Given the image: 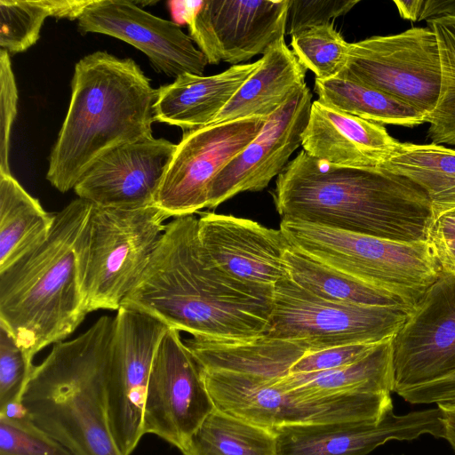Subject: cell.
Masks as SVG:
<instances>
[{"label":"cell","instance_id":"cell-34","mask_svg":"<svg viewBox=\"0 0 455 455\" xmlns=\"http://www.w3.org/2000/svg\"><path fill=\"white\" fill-rule=\"evenodd\" d=\"M33 356L15 340L0 323V409L12 402H21L35 365Z\"/></svg>","mask_w":455,"mask_h":455},{"label":"cell","instance_id":"cell-28","mask_svg":"<svg viewBox=\"0 0 455 455\" xmlns=\"http://www.w3.org/2000/svg\"><path fill=\"white\" fill-rule=\"evenodd\" d=\"M180 451L182 455H277L273 430L216 407Z\"/></svg>","mask_w":455,"mask_h":455},{"label":"cell","instance_id":"cell-25","mask_svg":"<svg viewBox=\"0 0 455 455\" xmlns=\"http://www.w3.org/2000/svg\"><path fill=\"white\" fill-rule=\"evenodd\" d=\"M56 213L46 212L11 174H0V271L42 243Z\"/></svg>","mask_w":455,"mask_h":455},{"label":"cell","instance_id":"cell-35","mask_svg":"<svg viewBox=\"0 0 455 455\" xmlns=\"http://www.w3.org/2000/svg\"><path fill=\"white\" fill-rule=\"evenodd\" d=\"M358 0H290L286 33L292 36L303 29L331 23L347 13Z\"/></svg>","mask_w":455,"mask_h":455},{"label":"cell","instance_id":"cell-41","mask_svg":"<svg viewBox=\"0 0 455 455\" xmlns=\"http://www.w3.org/2000/svg\"><path fill=\"white\" fill-rule=\"evenodd\" d=\"M437 407L442 412L444 437L455 453V403H442Z\"/></svg>","mask_w":455,"mask_h":455},{"label":"cell","instance_id":"cell-18","mask_svg":"<svg viewBox=\"0 0 455 455\" xmlns=\"http://www.w3.org/2000/svg\"><path fill=\"white\" fill-rule=\"evenodd\" d=\"M177 145L147 137L105 152L83 174L74 190L78 198L110 208L155 205Z\"/></svg>","mask_w":455,"mask_h":455},{"label":"cell","instance_id":"cell-3","mask_svg":"<svg viewBox=\"0 0 455 455\" xmlns=\"http://www.w3.org/2000/svg\"><path fill=\"white\" fill-rule=\"evenodd\" d=\"M71 99L47 180L66 193L109 149L152 136L158 89L132 59L97 51L75 66Z\"/></svg>","mask_w":455,"mask_h":455},{"label":"cell","instance_id":"cell-11","mask_svg":"<svg viewBox=\"0 0 455 455\" xmlns=\"http://www.w3.org/2000/svg\"><path fill=\"white\" fill-rule=\"evenodd\" d=\"M290 0H203L169 2L174 22L189 36L208 64L238 65L264 54L284 38Z\"/></svg>","mask_w":455,"mask_h":455},{"label":"cell","instance_id":"cell-39","mask_svg":"<svg viewBox=\"0 0 455 455\" xmlns=\"http://www.w3.org/2000/svg\"><path fill=\"white\" fill-rule=\"evenodd\" d=\"M397 395L412 404L455 403V371L435 380L406 388Z\"/></svg>","mask_w":455,"mask_h":455},{"label":"cell","instance_id":"cell-20","mask_svg":"<svg viewBox=\"0 0 455 455\" xmlns=\"http://www.w3.org/2000/svg\"><path fill=\"white\" fill-rule=\"evenodd\" d=\"M197 233L206 255L230 277L274 289L289 276L283 254L290 244L280 229L233 215L204 212L198 219Z\"/></svg>","mask_w":455,"mask_h":455},{"label":"cell","instance_id":"cell-16","mask_svg":"<svg viewBox=\"0 0 455 455\" xmlns=\"http://www.w3.org/2000/svg\"><path fill=\"white\" fill-rule=\"evenodd\" d=\"M80 32L118 38L144 52L153 68L168 76H204L208 61L174 21L156 17L124 0H92L77 20Z\"/></svg>","mask_w":455,"mask_h":455},{"label":"cell","instance_id":"cell-10","mask_svg":"<svg viewBox=\"0 0 455 455\" xmlns=\"http://www.w3.org/2000/svg\"><path fill=\"white\" fill-rule=\"evenodd\" d=\"M338 77L386 93L427 118L441 88L436 36L429 28H412L351 43L347 65Z\"/></svg>","mask_w":455,"mask_h":455},{"label":"cell","instance_id":"cell-36","mask_svg":"<svg viewBox=\"0 0 455 455\" xmlns=\"http://www.w3.org/2000/svg\"><path fill=\"white\" fill-rule=\"evenodd\" d=\"M18 90L9 52L0 51V174H11L10 137L17 114Z\"/></svg>","mask_w":455,"mask_h":455},{"label":"cell","instance_id":"cell-8","mask_svg":"<svg viewBox=\"0 0 455 455\" xmlns=\"http://www.w3.org/2000/svg\"><path fill=\"white\" fill-rule=\"evenodd\" d=\"M200 369L216 408L271 430L286 426L379 420L393 411L391 394L306 395L282 389L261 376Z\"/></svg>","mask_w":455,"mask_h":455},{"label":"cell","instance_id":"cell-6","mask_svg":"<svg viewBox=\"0 0 455 455\" xmlns=\"http://www.w3.org/2000/svg\"><path fill=\"white\" fill-rule=\"evenodd\" d=\"M169 217L156 205H94L76 243L81 291L88 313L118 310L156 248Z\"/></svg>","mask_w":455,"mask_h":455},{"label":"cell","instance_id":"cell-23","mask_svg":"<svg viewBox=\"0 0 455 455\" xmlns=\"http://www.w3.org/2000/svg\"><path fill=\"white\" fill-rule=\"evenodd\" d=\"M306 72L284 38L275 42L211 124L253 116L268 117L306 85Z\"/></svg>","mask_w":455,"mask_h":455},{"label":"cell","instance_id":"cell-19","mask_svg":"<svg viewBox=\"0 0 455 455\" xmlns=\"http://www.w3.org/2000/svg\"><path fill=\"white\" fill-rule=\"evenodd\" d=\"M277 455H367L390 441H412L422 435L444 437L439 408L395 414L379 420L286 426L272 429Z\"/></svg>","mask_w":455,"mask_h":455},{"label":"cell","instance_id":"cell-32","mask_svg":"<svg viewBox=\"0 0 455 455\" xmlns=\"http://www.w3.org/2000/svg\"><path fill=\"white\" fill-rule=\"evenodd\" d=\"M350 44L328 23L303 29L291 36V46L299 61L315 79L336 78L345 68Z\"/></svg>","mask_w":455,"mask_h":455},{"label":"cell","instance_id":"cell-27","mask_svg":"<svg viewBox=\"0 0 455 455\" xmlns=\"http://www.w3.org/2000/svg\"><path fill=\"white\" fill-rule=\"evenodd\" d=\"M283 259L289 277L322 299L354 305L401 307L413 311L399 297L363 283L291 245L286 249Z\"/></svg>","mask_w":455,"mask_h":455},{"label":"cell","instance_id":"cell-40","mask_svg":"<svg viewBox=\"0 0 455 455\" xmlns=\"http://www.w3.org/2000/svg\"><path fill=\"white\" fill-rule=\"evenodd\" d=\"M453 14H455V0H422L419 21Z\"/></svg>","mask_w":455,"mask_h":455},{"label":"cell","instance_id":"cell-22","mask_svg":"<svg viewBox=\"0 0 455 455\" xmlns=\"http://www.w3.org/2000/svg\"><path fill=\"white\" fill-rule=\"evenodd\" d=\"M259 64L260 59L231 66L209 76L180 75L172 83L158 88L155 120L183 131L210 125Z\"/></svg>","mask_w":455,"mask_h":455},{"label":"cell","instance_id":"cell-2","mask_svg":"<svg viewBox=\"0 0 455 455\" xmlns=\"http://www.w3.org/2000/svg\"><path fill=\"white\" fill-rule=\"evenodd\" d=\"M281 220L406 242H427L435 220L418 185L380 167H339L303 149L275 180L272 193Z\"/></svg>","mask_w":455,"mask_h":455},{"label":"cell","instance_id":"cell-5","mask_svg":"<svg viewBox=\"0 0 455 455\" xmlns=\"http://www.w3.org/2000/svg\"><path fill=\"white\" fill-rule=\"evenodd\" d=\"M114 317H100L78 337L53 345L35 366L22 396L33 421L73 455H124L113 436L106 372Z\"/></svg>","mask_w":455,"mask_h":455},{"label":"cell","instance_id":"cell-38","mask_svg":"<svg viewBox=\"0 0 455 455\" xmlns=\"http://www.w3.org/2000/svg\"><path fill=\"white\" fill-rule=\"evenodd\" d=\"M427 243L443 272L455 275V208L434 220Z\"/></svg>","mask_w":455,"mask_h":455},{"label":"cell","instance_id":"cell-37","mask_svg":"<svg viewBox=\"0 0 455 455\" xmlns=\"http://www.w3.org/2000/svg\"><path fill=\"white\" fill-rule=\"evenodd\" d=\"M378 344L379 343L353 344L307 352L293 363L287 374L311 373L340 368L363 358Z\"/></svg>","mask_w":455,"mask_h":455},{"label":"cell","instance_id":"cell-12","mask_svg":"<svg viewBox=\"0 0 455 455\" xmlns=\"http://www.w3.org/2000/svg\"><path fill=\"white\" fill-rule=\"evenodd\" d=\"M169 328L123 306L114 317L105 388L110 428L124 455H131L144 435L143 410L152 362Z\"/></svg>","mask_w":455,"mask_h":455},{"label":"cell","instance_id":"cell-15","mask_svg":"<svg viewBox=\"0 0 455 455\" xmlns=\"http://www.w3.org/2000/svg\"><path fill=\"white\" fill-rule=\"evenodd\" d=\"M395 393L455 371V275L443 272L392 339Z\"/></svg>","mask_w":455,"mask_h":455},{"label":"cell","instance_id":"cell-42","mask_svg":"<svg viewBox=\"0 0 455 455\" xmlns=\"http://www.w3.org/2000/svg\"><path fill=\"white\" fill-rule=\"evenodd\" d=\"M394 4L396 5L398 12L403 19L419 21L422 0H395Z\"/></svg>","mask_w":455,"mask_h":455},{"label":"cell","instance_id":"cell-33","mask_svg":"<svg viewBox=\"0 0 455 455\" xmlns=\"http://www.w3.org/2000/svg\"><path fill=\"white\" fill-rule=\"evenodd\" d=\"M0 455L73 454L28 414L16 419L0 416Z\"/></svg>","mask_w":455,"mask_h":455},{"label":"cell","instance_id":"cell-26","mask_svg":"<svg viewBox=\"0 0 455 455\" xmlns=\"http://www.w3.org/2000/svg\"><path fill=\"white\" fill-rule=\"evenodd\" d=\"M379 167L421 188L430 201L435 219L455 208V149L398 142Z\"/></svg>","mask_w":455,"mask_h":455},{"label":"cell","instance_id":"cell-4","mask_svg":"<svg viewBox=\"0 0 455 455\" xmlns=\"http://www.w3.org/2000/svg\"><path fill=\"white\" fill-rule=\"evenodd\" d=\"M91 209L88 201H71L56 213L46 240L0 271V323L33 357L63 341L88 314L76 243Z\"/></svg>","mask_w":455,"mask_h":455},{"label":"cell","instance_id":"cell-9","mask_svg":"<svg viewBox=\"0 0 455 455\" xmlns=\"http://www.w3.org/2000/svg\"><path fill=\"white\" fill-rule=\"evenodd\" d=\"M411 311L401 307L341 303L317 297L289 276L274 288L265 337L294 340L310 352L392 339Z\"/></svg>","mask_w":455,"mask_h":455},{"label":"cell","instance_id":"cell-24","mask_svg":"<svg viewBox=\"0 0 455 455\" xmlns=\"http://www.w3.org/2000/svg\"><path fill=\"white\" fill-rule=\"evenodd\" d=\"M392 339L340 368L268 379L282 389L306 395L391 394L395 390Z\"/></svg>","mask_w":455,"mask_h":455},{"label":"cell","instance_id":"cell-7","mask_svg":"<svg viewBox=\"0 0 455 455\" xmlns=\"http://www.w3.org/2000/svg\"><path fill=\"white\" fill-rule=\"evenodd\" d=\"M289 244L370 285L412 309L443 270L427 242H397L299 220H281Z\"/></svg>","mask_w":455,"mask_h":455},{"label":"cell","instance_id":"cell-14","mask_svg":"<svg viewBox=\"0 0 455 455\" xmlns=\"http://www.w3.org/2000/svg\"><path fill=\"white\" fill-rule=\"evenodd\" d=\"M267 118L253 116L184 131L155 205L169 218L208 208L213 180L259 134Z\"/></svg>","mask_w":455,"mask_h":455},{"label":"cell","instance_id":"cell-30","mask_svg":"<svg viewBox=\"0 0 455 455\" xmlns=\"http://www.w3.org/2000/svg\"><path fill=\"white\" fill-rule=\"evenodd\" d=\"M92 0L0 1V46L9 53L35 44L48 17L78 20Z\"/></svg>","mask_w":455,"mask_h":455},{"label":"cell","instance_id":"cell-29","mask_svg":"<svg viewBox=\"0 0 455 455\" xmlns=\"http://www.w3.org/2000/svg\"><path fill=\"white\" fill-rule=\"evenodd\" d=\"M318 100L341 112L379 124L409 128L420 125L427 117L412 107L373 88L343 79L315 81Z\"/></svg>","mask_w":455,"mask_h":455},{"label":"cell","instance_id":"cell-21","mask_svg":"<svg viewBox=\"0 0 455 455\" xmlns=\"http://www.w3.org/2000/svg\"><path fill=\"white\" fill-rule=\"evenodd\" d=\"M398 140L384 125L352 116L316 100L301 146L310 156L339 167L375 168Z\"/></svg>","mask_w":455,"mask_h":455},{"label":"cell","instance_id":"cell-17","mask_svg":"<svg viewBox=\"0 0 455 455\" xmlns=\"http://www.w3.org/2000/svg\"><path fill=\"white\" fill-rule=\"evenodd\" d=\"M311 105L312 93L305 85L271 114L259 134L213 180L208 208H215L239 193L267 188L301 146Z\"/></svg>","mask_w":455,"mask_h":455},{"label":"cell","instance_id":"cell-31","mask_svg":"<svg viewBox=\"0 0 455 455\" xmlns=\"http://www.w3.org/2000/svg\"><path fill=\"white\" fill-rule=\"evenodd\" d=\"M435 33L441 63V88L437 105L427 118L432 144L455 145V14L427 20Z\"/></svg>","mask_w":455,"mask_h":455},{"label":"cell","instance_id":"cell-1","mask_svg":"<svg viewBox=\"0 0 455 455\" xmlns=\"http://www.w3.org/2000/svg\"><path fill=\"white\" fill-rule=\"evenodd\" d=\"M194 215L173 218L122 306L192 338L248 340L265 335L274 289L246 284L204 252ZM121 306V307H122Z\"/></svg>","mask_w":455,"mask_h":455},{"label":"cell","instance_id":"cell-13","mask_svg":"<svg viewBox=\"0 0 455 455\" xmlns=\"http://www.w3.org/2000/svg\"><path fill=\"white\" fill-rule=\"evenodd\" d=\"M214 409L199 364L180 331L169 328L152 362L143 410V435H157L181 451Z\"/></svg>","mask_w":455,"mask_h":455}]
</instances>
